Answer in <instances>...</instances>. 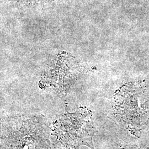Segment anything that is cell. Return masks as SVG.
Listing matches in <instances>:
<instances>
[{
	"label": "cell",
	"instance_id": "cell-4",
	"mask_svg": "<svg viewBox=\"0 0 149 149\" xmlns=\"http://www.w3.org/2000/svg\"><path fill=\"white\" fill-rule=\"evenodd\" d=\"M18 4L24 5L34 6L43 4L52 0H12Z\"/></svg>",
	"mask_w": 149,
	"mask_h": 149
},
{
	"label": "cell",
	"instance_id": "cell-5",
	"mask_svg": "<svg viewBox=\"0 0 149 149\" xmlns=\"http://www.w3.org/2000/svg\"></svg>",
	"mask_w": 149,
	"mask_h": 149
},
{
	"label": "cell",
	"instance_id": "cell-2",
	"mask_svg": "<svg viewBox=\"0 0 149 149\" xmlns=\"http://www.w3.org/2000/svg\"><path fill=\"white\" fill-rule=\"evenodd\" d=\"M95 133L91 112L81 108L74 113L60 116L54 124L52 134L54 143L60 149H78L85 145L94 149Z\"/></svg>",
	"mask_w": 149,
	"mask_h": 149
},
{
	"label": "cell",
	"instance_id": "cell-3",
	"mask_svg": "<svg viewBox=\"0 0 149 149\" xmlns=\"http://www.w3.org/2000/svg\"><path fill=\"white\" fill-rule=\"evenodd\" d=\"M147 102L145 87L143 84H126L115 95V115L120 121L131 125L144 116L146 112Z\"/></svg>",
	"mask_w": 149,
	"mask_h": 149
},
{
	"label": "cell",
	"instance_id": "cell-1",
	"mask_svg": "<svg viewBox=\"0 0 149 149\" xmlns=\"http://www.w3.org/2000/svg\"><path fill=\"white\" fill-rule=\"evenodd\" d=\"M50 134L42 117L8 118L1 124V149H51Z\"/></svg>",
	"mask_w": 149,
	"mask_h": 149
}]
</instances>
